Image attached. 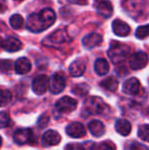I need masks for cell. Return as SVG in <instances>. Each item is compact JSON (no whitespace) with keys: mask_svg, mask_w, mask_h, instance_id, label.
Here are the masks:
<instances>
[{"mask_svg":"<svg viewBox=\"0 0 149 150\" xmlns=\"http://www.w3.org/2000/svg\"><path fill=\"white\" fill-rule=\"evenodd\" d=\"M56 16L54 11L50 8H44L39 13H33L28 18L26 27L29 31L39 33L48 29L54 24Z\"/></svg>","mask_w":149,"mask_h":150,"instance_id":"obj_1","label":"cell"},{"mask_svg":"<svg viewBox=\"0 0 149 150\" xmlns=\"http://www.w3.org/2000/svg\"><path fill=\"white\" fill-rule=\"evenodd\" d=\"M130 53H131V48L121 42H112L110 48L108 50V56L114 64L124 62L130 55Z\"/></svg>","mask_w":149,"mask_h":150,"instance_id":"obj_2","label":"cell"},{"mask_svg":"<svg viewBox=\"0 0 149 150\" xmlns=\"http://www.w3.org/2000/svg\"><path fill=\"white\" fill-rule=\"evenodd\" d=\"M85 109L91 115H104L108 111V106L100 97L91 96L85 101Z\"/></svg>","mask_w":149,"mask_h":150,"instance_id":"obj_3","label":"cell"},{"mask_svg":"<svg viewBox=\"0 0 149 150\" xmlns=\"http://www.w3.org/2000/svg\"><path fill=\"white\" fill-rule=\"evenodd\" d=\"M13 139L16 143L23 144H34L36 142V137L31 129H20L13 134Z\"/></svg>","mask_w":149,"mask_h":150,"instance_id":"obj_4","label":"cell"},{"mask_svg":"<svg viewBox=\"0 0 149 150\" xmlns=\"http://www.w3.org/2000/svg\"><path fill=\"white\" fill-rule=\"evenodd\" d=\"M71 41V38L68 37V33L66 30H57L54 33H52L50 36L46 38V40L43 42L44 45H49V46H56L60 45V44L66 43V42Z\"/></svg>","mask_w":149,"mask_h":150,"instance_id":"obj_5","label":"cell"},{"mask_svg":"<svg viewBox=\"0 0 149 150\" xmlns=\"http://www.w3.org/2000/svg\"><path fill=\"white\" fill-rule=\"evenodd\" d=\"M78 102L77 100H75L74 98L68 96H64L62 98H60L59 100L56 102L55 107L59 112L61 113H68L74 111L77 108Z\"/></svg>","mask_w":149,"mask_h":150,"instance_id":"obj_6","label":"cell"},{"mask_svg":"<svg viewBox=\"0 0 149 150\" xmlns=\"http://www.w3.org/2000/svg\"><path fill=\"white\" fill-rule=\"evenodd\" d=\"M148 63V55L143 51H139L134 53L131 56L129 61L130 67L134 71H138L145 67Z\"/></svg>","mask_w":149,"mask_h":150,"instance_id":"obj_7","label":"cell"},{"mask_svg":"<svg viewBox=\"0 0 149 150\" xmlns=\"http://www.w3.org/2000/svg\"><path fill=\"white\" fill-rule=\"evenodd\" d=\"M50 92L53 94H58L66 88V78L61 73H55L49 81Z\"/></svg>","mask_w":149,"mask_h":150,"instance_id":"obj_8","label":"cell"},{"mask_svg":"<svg viewBox=\"0 0 149 150\" xmlns=\"http://www.w3.org/2000/svg\"><path fill=\"white\" fill-rule=\"evenodd\" d=\"M48 88H49V79L45 75L38 76L32 83V89L37 95L44 94Z\"/></svg>","mask_w":149,"mask_h":150,"instance_id":"obj_9","label":"cell"},{"mask_svg":"<svg viewBox=\"0 0 149 150\" xmlns=\"http://www.w3.org/2000/svg\"><path fill=\"white\" fill-rule=\"evenodd\" d=\"M94 7H95L96 11L103 18H109L113 11L112 4L108 0H95Z\"/></svg>","mask_w":149,"mask_h":150,"instance_id":"obj_10","label":"cell"},{"mask_svg":"<svg viewBox=\"0 0 149 150\" xmlns=\"http://www.w3.org/2000/svg\"><path fill=\"white\" fill-rule=\"evenodd\" d=\"M61 140V136L54 130H48L42 136V143L45 146H54L57 145Z\"/></svg>","mask_w":149,"mask_h":150,"instance_id":"obj_11","label":"cell"},{"mask_svg":"<svg viewBox=\"0 0 149 150\" xmlns=\"http://www.w3.org/2000/svg\"><path fill=\"white\" fill-rule=\"evenodd\" d=\"M140 89H141V84H140L139 80L136 78H131V79L127 80L123 86V92H125L128 95L138 94L140 92Z\"/></svg>","mask_w":149,"mask_h":150,"instance_id":"obj_12","label":"cell"},{"mask_svg":"<svg viewBox=\"0 0 149 150\" xmlns=\"http://www.w3.org/2000/svg\"><path fill=\"white\" fill-rule=\"evenodd\" d=\"M66 133L72 138H82L85 136V128L81 122H72L66 129Z\"/></svg>","mask_w":149,"mask_h":150,"instance_id":"obj_13","label":"cell"},{"mask_svg":"<svg viewBox=\"0 0 149 150\" xmlns=\"http://www.w3.org/2000/svg\"><path fill=\"white\" fill-rule=\"evenodd\" d=\"M112 31L115 35L119 37H125L128 36L131 32V28L127 23L123 22L121 20H115L112 23Z\"/></svg>","mask_w":149,"mask_h":150,"instance_id":"obj_14","label":"cell"},{"mask_svg":"<svg viewBox=\"0 0 149 150\" xmlns=\"http://www.w3.org/2000/svg\"><path fill=\"white\" fill-rule=\"evenodd\" d=\"M102 43V36L97 33H91L85 36L83 39V45L88 49H91Z\"/></svg>","mask_w":149,"mask_h":150,"instance_id":"obj_15","label":"cell"},{"mask_svg":"<svg viewBox=\"0 0 149 150\" xmlns=\"http://www.w3.org/2000/svg\"><path fill=\"white\" fill-rule=\"evenodd\" d=\"M16 71L18 75H25V74H28L29 71L32 69V64H31V61L26 57H20L16 61Z\"/></svg>","mask_w":149,"mask_h":150,"instance_id":"obj_16","label":"cell"},{"mask_svg":"<svg viewBox=\"0 0 149 150\" xmlns=\"http://www.w3.org/2000/svg\"><path fill=\"white\" fill-rule=\"evenodd\" d=\"M85 69H86V63L81 58L75 60L70 65V74L73 77H81L85 73Z\"/></svg>","mask_w":149,"mask_h":150,"instance_id":"obj_17","label":"cell"},{"mask_svg":"<svg viewBox=\"0 0 149 150\" xmlns=\"http://www.w3.org/2000/svg\"><path fill=\"white\" fill-rule=\"evenodd\" d=\"M115 130L119 134L123 135V136H128L131 133L132 126L129 120L125 119H119L115 122Z\"/></svg>","mask_w":149,"mask_h":150,"instance_id":"obj_18","label":"cell"},{"mask_svg":"<svg viewBox=\"0 0 149 150\" xmlns=\"http://www.w3.org/2000/svg\"><path fill=\"white\" fill-rule=\"evenodd\" d=\"M89 130L91 132V134L94 137H100L104 134L105 132V128H104V125L102 124L100 120H94L92 122H89Z\"/></svg>","mask_w":149,"mask_h":150,"instance_id":"obj_19","label":"cell"},{"mask_svg":"<svg viewBox=\"0 0 149 150\" xmlns=\"http://www.w3.org/2000/svg\"><path fill=\"white\" fill-rule=\"evenodd\" d=\"M22 47V43L18 39L14 37H9L4 41L3 48L8 52H16L20 49Z\"/></svg>","mask_w":149,"mask_h":150,"instance_id":"obj_20","label":"cell"},{"mask_svg":"<svg viewBox=\"0 0 149 150\" xmlns=\"http://www.w3.org/2000/svg\"><path fill=\"white\" fill-rule=\"evenodd\" d=\"M94 69H95L97 75L104 76L108 73V71H109V64H108L107 60L104 59V58H98V59H96V61H95Z\"/></svg>","mask_w":149,"mask_h":150,"instance_id":"obj_21","label":"cell"},{"mask_svg":"<svg viewBox=\"0 0 149 150\" xmlns=\"http://www.w3.org/2000/svg\"><path fill=\"white\" fill-rule=\"evenodd\" d=\"M100 86H101L103 89L110 91V92H114V91H117V89L119 82H117V80L115 79L114 77H108L100 82Z\"/></svg>","mask_w":149,"mask_h":150,"instance_id":"obj_22","label":"cell"},{"mask_svg":"<svg viewBox=\"0 0 149 150\" xmlns=\"http://www.w3.org/2000/svg\"><path fill=\"white\" fill-rule=\"evenodd\" d=\"M24 24H25L24 18H23L20 14H13V16L10 18V26L13 29H16V30L22 29Z\"/></svg>","mask_w":149,"mask_h":150,"instance_id":"obj_23","label":"cell"},{"mask_svg":"<svg viewBox=\"0 0 149 150\" xmlns=\"http://www.w3.org/2000/svg\"><path fill=\"white\" fill-rule=\"evenodd\" d=\"M72 92L78 96H85L88 92H89V86L85 83L77 84L73 87Z\"/></svg>","mask_w":149,"mask_h":150,"instance_id":"obj_24","label":"cell"},{"mask_svg":"<svg viewBox=\"0 0 149 150\" xmlns=\"http://www.w3.org/2000/svg\"><path fill=\"white\" fill-rule=\"evenodd\" d=\"M11 92L7 89H0V106H5L11 101Z\"/></svg>","mask_w":149,"mask_h":150,"instance_id":"obj_25","label":"cell"},{"mask_svg":"<svg viewBox=\"0 0 149 150\" xmlns=\"http://www.w3.org/2000/svg\"><path fill=\"white\" fill-rule=\"evenodd\" d=\"M138 136L143 141L149 142V125H142L138 130Z\"/></svg>","mask_w":149,"mask_h":150,"instance_id":"obj_26","label":"cell"},{"mask_svg":"<svg viewBox=\"0 0 149 150\" xmlns=\"http://www.w3.org/2000/svg\"><path fill=\"white\" fill-rule=\"evenodd\" d=\"M136 37L138 39H144V38L149 36V25H145V26H141L137 29L135 33Z\"/></svg>","mask_w":149,"mask_h":150,"instance_id":"obj_27","label":"cell"},{"mask_svg":"<svg viewBox=\"0 0 149 150\" xmlns=\"http://www.w3.org/2000/svg\"><path fill=\"white\" fill-rule=\"evenodd\" d=\"M127 150H149L147 146H145L144 144L139 142H136V141H132L128 144Z\"/></svg>","mask_w":149,"mask_h":150,"instance_id":"obj_28","label":"cell"},{"mask_svg":"<svg viewBox=\"0 0 149 150\" xmlns=\"http://www.w3.org/2000/svg\"><path fill=\"white\" fill-rule=\"evenodd\" d=\"M12 61L9 59H0V71L7 73L11 69Z\"/></svg>","mask_w":149,"mask_h":150,"instance_id":"obj_29","label":"cell"},{"mask_svg":"<svg viewBox=\"0 0 149 150\" xmlns=\"http://www.w3.org/2000/svg\"><path fill=\"white\" fill-rule=\"evenodd\" d=\"M10 124V117L6 112H0V128H6Z\"/></svg>","mask_w":149,"mask_h":150,"instance_id":"obj_30","label":"cell"},{"mask_svg":"<svg viewBox=\"0 0 149 150\" xmlns=\"http://www.w3.org/2000/svg\"><path fill=\"white\" fill-rule=\"evenodd\" d=\"M48 122H49V117L47 115H43L38 120V126H39V128H44L48 124Z\"/></svg>","mask_w":149,"mask_h":150,"instance_id":"obj_31","label":"cell"},{"mask_svg":"<svg viewBox=\"0 0 149 150\" xmlns=\"http://www.w3.org/2000/svg\"><path fill=\"white\" fill-rule=\"evenodd\" d=\"M95 149V143L93 142H86L83 144H80V150H94Z\"/></svg>","mask_w":149,"mask_h":150,"instance_id":"obj_32","label":"cell"},{"mask_svg":"<svg viewBox=\"0 0 149 150\" xmlns=\"http://www.w3.org/2000/svg\"><path fill=\"white\" fill-rule=\"evenodd\" d=\"M96 150H115V148L110 142H104L101 143Z\"/></svg>","mask_w":149,"mask_h":150,"instance_id":"obj_33","label":"cell"},{"mask_svg":"<svg viewBox=\"0 0 149 150\" xmlns=\"http://www.w3.org/2000/svg\"><path fill=\"white\" fill-rule=\"evenodd\" d=\"M3 43H4V41H3V39H2L1 37H0V50L3 48Z\"/></svg>","mask_w":149,"mask_h":150,"instance_id":"obj_34","label":"cell"},{"mask_svg":"<svg viewBox=\"0 0 149 150\" xmlns=\"http://www.w3.org/2000/svg\"><path fill=\"white\" fill-rule=\"evenodd\" d=\"M71 1H73V0H71ZM74 2H77V3H83V0H74ZM85 3V2H84Z\"/></svg>","mask_w":149,"mask_h":150,"instance_id":"obj_35","label":"cell"},{"mask_svg":"<svg viewBox=\"0 0 149 150\" xmlns=\"http://www.w3.org/2000/svg\"><path fill=\"white\" fill-rule=\"evenodd\" d=\"M4 10V8H3V5H2L1 3H0V12H2Z\"/></svg>","mask_w":149,"mask_h":150,"instance_id":"obj_36","label":"cell"},{"mask_svg":"<svg viewBox=\"0 0 149 150\" xmlns=\"http://www.w3.org/2000/svg\"><path fill=\"white\" fill-rule=\"evenodd\" d=\"M1 144H2V139H1V137H0V146H1Z\"/></svg>","mask_w":149,"mask_h":150,"instance_id":"obj_37","label":"cell"}]
</instances>
